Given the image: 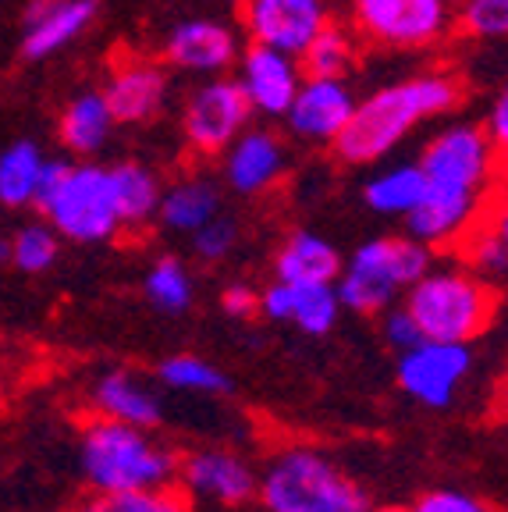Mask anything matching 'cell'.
<instances>
[{"label": "cell", "mask_w": 508, "mask_h": 512, "mask_svg": "<svg viewBox=\"0 0 508 512\" xmlns=\"http://www.w3.org/2000/svg\"><path fill=\"white\" fill-rule=\"evenodd\" d=\"M423 178L420 164H395V168L377 171L363 189V200L370 210L384 217H405L416 207V200L423 196Z\"/></svg>", "instance_id": "cell-25"}, {"label": "cell", "mask_w": 508, "mask_h": 512, "mask_svg": "<svg viewBox=\"0 0 508 512\" xmlns=\"http://www.w3.org/2000/svg\"><path fill=\"white\" fill-rule=\"evenodd\" d=\"M469 260L480 278H501L508 271V228L505 217H494V224H469Z\"/></svg>", "instance_id": "cell-31"}, {"label": "cell", "mask_w": 508, "mask_h": 512, "mask_svg": "<svg viewBox=\"0 0 508 512\" xmlns=\"http://www.w3.org/2000/svg\"><path fill=\"white\" fill-rule=\"evenodd\" d=\"M100 93H104L114 121H121V125H143V121L157 118L160 107H164L167 75L160 64L135 57V61H121L107 75V86Z\"/></svg>", "instance_id": "cell-19"}, {"label": "cell", "mask_w": 508, "mask_h": 512, "mask_svg": "<svg viewBox=\"0 0 508 512\" xmlns=\"http://www.w3.org/2000/svg\"><path fill=\"white\" fill-rule=\"evenodd\" d=\"M370 512H405L402 505H384V509H370Z\"/></svg>", "instance_id": "cell-42"}, {"label": "cell", "mask_w": 508, "mask_h": 512, "mask_svg": "<svg viewBox=\"0 0 508 512\" xmlns=\"http://www.w3.org/2000/svg\"><path fill=\"white\" fill-rule=\"evenodd\" d=\"M405 512H494V509L477 495L441 488V491H427L423 498H416L413 509H405Z\"/></svg>", "instance_id": "cell-36"}, {"label": "cell", "mask_w": 508, "mask_h": 512, "mask_svg": "<svg viewBox=\"0 0 508 512\" xmlns=\"http://www.w3.org/2000/svg\"><path fill=\"white\" fill-rule=\"evenodd\" d=\"M114 114L107 107L100 89L79 93L61 114V143L64 150H72L75 157H93L96 150H104L107 139L114 132Z\"/></svg>", "instance_id": "cell-23"}, {"label": "cell", "mask_w": 508, "mask_h": 512, "mask_svg": "<svg viewBox=\"0 0 508 512\" xmlns=\"http://www.w3.org/2000/svg\"><path fill=\"white\" fill-rule=\"evenodd\" d=\"M356 22L370 40L395 50L430 47L452 25L448 0H356Z\"/></svg>", "instance_id": "cell-9"}, {"label": "cell", "mask_w": 508, "mask_h": 512, "mask_svg": "<svg viewBox=\"0 0 508 512\" xmlns=\"http://www.w3.org/2000/svg\"><path fill=\"white\" fill-rule=\"evenodd\" d=\"M43 150L32 139H18L0 153V203L4 207H32L36 200V182H40Z\"/></svg>", "instance_id": "cell-26"}, {"label": "cell", "mask_w": 508, "mask_h": 512, "mask_svg": "<svg viewBox=\"0 0 508 512\" xmlns=\"http://www.w3.org/2000/svg\"><path fill=\"white\" fill-rule=\"evenodd\" d=\"M494 288L466 267L430 264L405 288V313L416 320L420 338L434 342H473L494 320Z\"/></svg>", "instance_id": "cell-4"}, {"label": "cell", "mask_w": 508, "mask_h": 512, "mask_svg": "<svg viewBox=\"0 0 508 512\" xmlns=\"http://www.w3.org/2000/svg\"><path fill=\"white\" fill-rule=\"evenodd\" d=\"M352 107H356V96L345 86V79L306 75L288 104L285 121L292 136L306 139V143H334L345 121L352 118Z\"/></svg>", "instance_id": "cell-12"}, {"label": "cell", "mask_w": 508, "mask_h": 512, "mask_svg": "<svg viewBox=\"0 0 508 512\" xmlns=\"http://www.w3.org/2000/svg\"><path fill=\"white\" fill-rule=\"evenodd\" d=\"M352 40L342 29H334L331 22L313 36L299 54V68H306V75H320V79H342L352 68Z\"/></svg>", "instance_id": "cell-30"}, {"label": "cell", "mask_w": 508, "mask_h": 512, "mask_svg": "<svg viewBox=\"0 0 508 512\" xmlns=\"http://www.w3.org/2000/svg\"><path fill=\"white\" fill-rule=\"evenodd\" d=\"M430 264H434L430 249L413 235H381V239L363 242L349 256V264H342V274L334 278V292H338L342 310H388L391 299L413 285Z\"/></svg>", "instance_id": "cell-6"}, {"label": "cell", "mask_w": 508, "mask_h": 512, "mask_svg": "<svg viewBox=\"0 0 508 512\" xmlns=\"http://www.w3.org/2000/svg\"><path fill=\"white\" fill-rule=\"evenodd\" d=\"M221 310L228 313L231 320H249V317H256L260 313V292L256 288H249V285H228L221 292Z\"/></svg>", "instance_id": "cell-38"}, {"label": "cell", "mask_w": 508, "mask_h": 512, "mask_svg": "<svg viewBox=\"0 0 508 512\" xmlns=\"http://www.w3.org/2000/svg\"><path fill=\"white\" fill-rule=\"evenodd\" d=\"M143 288L146 299L164 313H185L192 306V296H196L192 274L185 271V264L175 260V256H160L157 264L146 271Z\"/></svg>", "instance_id": "cell-28"}, {"label": "cell", "mask_w": 508, "mask_h": 512, "mask_svg": "<svg viewBox=\"0 0 508 512\" xmlns=\"http://www.w3.org/2000/svg\"><path fill=\"white\" fill-rule=\"evenodd\" d=\"M342 264V253L324 235L292 232L278 249L274 271H278V281H292V285H334Z\"/></svg>", "instance_id": "cell-21"}, {"label": "cell", "mask_w": 508, "mask_h": 512, "mask_svg": "<svg viewBox=\"0 0 508 512\" xmlns=\"http://www.w3.org/2000/svg\"><path fill=\"white\" fill-rule=\"evenodd\" d=\"M498 157L501 150L480 125H448L423 146L420 171L434 185H452V189L484 196L498 178Z\"/></svg>", "instance_id": "cell-7"}, {"label": "cell", "mask_w": 508, "mask_h": 512, "mask_svg": "<svg viewBox=\"0 0 508 512\" xmlns=\"http://www.w3.org/2000/svg\"><path fill=\"white\" fill-rule=\"evenodd\" d=\"M285 175V146L270 128H242L224 150V178L242 196H263Z\"/></svg>", "instance_id": "cell-17"}, {"label": "cell", "mask_w": 508, "mask_h": 512, "mask_svg": "<svg viewBox=\"0 0 508 512\" xmlns=\"http://www.w3.org/2000/svg\"><path fill=\"white\" fill-rule=\"evenodd\" d=\"M93 409L107 420H118V424L132 427H157L164 409L150 384H143L128 370H111L100 381L93 384Z\"/></svg>", "instance_id": "cell-20"}, {"label": "cell", "mask_w": 508, "mask_h": 512, "mask_svg": "<svg viewBox=\"0 0 508 512\" xmlns=\"http://www.w3.org/2000/svg\"><path fill=\"white\" fill-rule=\"evenodd\" d=\"M111 171V192H114V210H118L121 228H146L157 217L160 196H164V182L153 168L139 164V160H121Z\"/></svg>", "instance_id": "cell-22"}, {"label": "cell", "mask_w": 508, "mask_h": 512, "mask_svg": "<svg viewBox=\"0 0 508 512\" xmlns=\"http://www.w3.org/2000/svg\"><path fill=\"white\" fill-rule=\"evenodd\" d=\"M75 512H114V502H111V495H93L75 505Z\"/></svg>", "instance_id": "cell-40"}, {"label": "cell", "mask_w": 508, "mask_h": 512, "mask_svg": "<svg viewBox=\"0 0 508 512\" xmlns=\"http://www.w3.org/2000/svg\"><path fill=\"white\" fill-rule=\"evenodd\" d=\"M462 29L477 40H501L508 32V0H466Z\"/></svg>", "instance_id": "cell-33"}, {"label": "cell", "mask_w": 508, "mask_h": 512, "mask_svg": "<svg viewBox=\"0 0 508 512\" xmlns=\"http://www.w3.org/2000/svg\"><path fill=\"white\" fill-rule=\"evenodd\" d=\"M469 370H473L469 342L420 338V342L402 349V356H398V384H402V392L427 409L452 406L455 392L462 388Z\"/></svg>", "instance_id": "cell-8"}, {"label": "cell", "mask_w": 508, "mask_h": 512, "mask_svg": "<svg viewBox=\"0 0 508 512\" xmlns=\"http://www.w3.org/2000/svg\"><path fill=\"white\" fill-rule=\"evenodd\" d=\"M96 0H29L22 22V54L29 61H47L72 47L93 25Z\"/></svg>", "instance_id": "cell-16"}, {"label": "cell", "mask_w": 508, "mask_h": 512, "mask_svg": "<svg viewBox=\"0 0 508 512\" xmlns=\"http://www.w3.org/2000/svg\"><path fill=\"white\" fill-rule=\"evenodd\" d=\"M267 512H370L374 502L363 484L342 473L313 448H288L270 459L263 480H256Z\"/></svg>", "instance_id": "cell-5"}, {"label": "cell", "mask_w": 508, "mask_h": 512, "mask_svg": "<svg viewBox=\"0 0 508 512\" xmlns=\"http://www.w3.org/2000/svg\"><path fill=\"white\" fill-rule=\"evenodd\" d=\"M32 207L47 217L57 235L79 246H96L121 232L118 210H114L111 171L93 160H57L47 157L36 185Z\"/></svg>", "instance_id": "cell-2"}, {"label": "cell", "mask_w": 508, "mask_h": 512, "mask_svg": "<svg viewBox=\"0 0 508 512\" xmlns=\"http://www.w3.org/2000/svg\"><path fill=\"white\" fill-rule=\"evenodd\" d=\"M480 128H484L487 139H491V143L498 146L501 153H505V146H508V93L494 96L491 111H487V121Z\"/></svg>", "instance_id": "cell-39"}, {"label": "cell", "mask_w": 508, "mask_h": 512, "mask_svg": "<svg viewBox=\"0 0 508 512\" xmlns=\"http://www.w3.org/2000/svg\"><path fill=\"white\" fill-rule=\"evenodd\" d=\"M57 253H61V235L50 224H25L11 239V264L25 274H43L54 267Z\"/></svg>", "instance_id": "cell-32"}, {"label": "cell", "mask_w": 508, "mask_h": 512, "mask_svg": "<svg viewBox=\"0 0 508 512\" xmlns=\"http://www.w3.org/2000/svg\"><path fill=\"white\" fill-rule=\"evenodd\" d=\"M0 264H11V242L0 239Z\"/></svg>", "instance_id": "cell-41"}, {"label": "cell", "mask_w": 508, "mask_h": 512, "mask_svg": "<svg viewBox=\"0 0 508 512\" xmlns=\"http://www.w3.org/2000/svg\"><path fill=\"white\" fill-rule=\"evenodd\" d=\"M462 86L448 72H427L377 89L363 104L352 107V118L334 139V153L345 164H377L388 157L420 121L448 114L459 104Z\"/></svg>", "instance_id": "cell-1"}, {"label": "cell", "mask_w": 508, "mask_h": 512, "mask_svg": "<svg viewBox=\"0 0 508 512\" xmlns=\"http://www.w3.org/2000/svg\"><path fill=\"white\" fill-rule=\"evenodd\" d=\"M221 4H235V0H221Z\"/></svg>", "instance_id": "cell-43"}, {"label": "cell", "mask_w": 508, "mask_h": 512, "mask_svg": "<svg viewBox=\"0 0 508 512\" xmlns=\"http://www.w3.org/2000/svg\"><path fill=\"white\" fill-rule=\"evenodd\" d=\"M157 377L175 388V392L189 395H228L231 392V377L224 374L214 363L199 360V356H171V360L160 363Z\"/></svg>", "instance_id": "cell-29"}, {"label": "cell", "mask_w": 508, "mask_h": 512, "mask_svg": "<svg viewBox=\"0 0 508 512\" xmlns=\"http://www.w3.org/2000/svg\"><path fill=\"white\" fill-rule=\"evenodd\" d=\"M114 512H192L189 498L171 484L143 491H125V495H111Z\"/></svg>", "instance_id": "cell-34"}, {"label": "cell", "mask_w": 508, "mask_h": 512, "mask_svg": "<svg viewBox=\"0 0 508 512\" xmlns=\"http://www.w3.org/2000/svg\"><path fill=\"white\" fill-rule=\"evenodd\" d=\"M484 210V196L480 192L452 189V185H423V196L416 207L405 214V232L427 249L448 246V242L462 239L469 232V224L477 221Z\"/></svg>", "instance_id": "cell-13"}, {"label": "cell", "mask_w": 508, "mask_h": 512, "mask_svg": "<svg viewBox=\"0 0 508 512\" xmlns=\"http://www.w3.org/2000/svg\"><path fill=\"white\" fill-rule=\"evenodd\" d=\"M253 43L299 57L302 47L327 25L324 0H239Z\"/></svg>", "instance_id": "cell-11"}, {"label": "cell", "mask_w": 508, "mask_h": 512, "mask_svg": "<svg viewBox=\"0 0 508 512\" xmlns=\"http://www.w3.org/2000/svg\"><path fill=\"white\" fill-rule=\"evenodd\" d=\"M79 463L96 495H125L171 484L178 473V456L146 427L118 424L107 416H96L82 427Z\"/></svg>", "instance_id": "cell-3"}, {"label": "cell", "mask_w": 508, "mask_h": 512, "mask_svg": "<svg viewBox=\"0 0 508 512\" xmlns=\"http://www.w3.org/2000/svg\"><path fill=\"white\" fill-rule=\"evenodd\" d=\"M217 214H221V192L210 178H185V182L167 185L157 210L164 228L182 235H192L199 224H207Z\"/></svg>", "instance_id": "cell-24"}, {"label": "cell", "mask_w": 508, "mask_h": 512, "mask_svg": "<svg viewBox=\"0 0 508 512\" xmlns=\"http://www.w3.org/2000/svg\"><path fill=\"white\" fill-rule=\"evenodd\" d=\"M249 118H253V107H249L239 82L214 75L189 96L182 114V132L192 150L214 157V153L228 150L242 128H249Z\"/></svg>", "instance_id": "cell-10"}, {"label": "cell", "mask_w": 508, "mask_h": 512, "mask_svg": "<svg viewBox=\"0 0 508 512\" xmlns=\"http://www.w3.org/2000/svg\"><path fill=\"white\" fill-rule=\"evenodd\" d=\"M167 64H175L192 75H221L239 57L235 29L217 18H185L164 40Z\"/></svg>", "instance_id": "cell-15"}, {"label": "cell", "mask_w": 508, "mask_h": 512, "mask_svg": "<svg viewBox=\"0 0 508 512\" xmlns=\"http://www.w3.org/2000/svg\"><path fill=\"white\" fill-rule=\"evenodd\" d=\"M288 292H292L288 324H295L302 335H327L338 324L342 303H338L334 285H292L288 281Z\"/></svg>", "instance_id": "cell-27"}, {"label": "cell", "mask_w": 508, "mask_h": 512, "mask_svg": "<svg viewBox=\"0 0 508 512\" xmlns=\"http://www.w3.org/2000/svg\"><path fill=\"white\" fill-rule=\"evenodd\" d=\"M239 242V224L231 221V217H210L207 224H199L196 232H192V249H196L199 260H207V264H217L224 256H231Z\"/></svg>", "instance_id": "cell-35"}, {"label": "cell", "mask_w": 508, "mask_h": 512, "mask_svg": "<svg viewBox=\"0 0 508 512\" xmlns=\"http://www.w3.org/2000/svg\"><path fill=\"white\" fill-rule=\"evenodd\" d=\"M185 488L192 495L207 498L217 505H242L256 495V473L235 452H221V448H203V452H192L185 463H178Z\"/></svg>", "instance_id": "cell-18"}, {"label": "cell", "mask_w": 508, "mask_h": 512, "mask_svg": "<svg viewBox=\"0 0 508 512\" xmlns=\"http://www.w3.org/2000/svg\"><path fill=\"white\" fill-rule=\"evenodd\" d=\"M384 342L398 352L420 342V328H416V320L405 313V306H395V310L384 313Z\"/></svg>", "instance_id": "cell-37"}, {"label": "cell", "mask_w": 508, "mask_h": 512, "mask_svg": "<svg viewBox=\"0 0 508 512\" xmlns=\"http://www.w3.org/2000/svg\"><path fill=\"white\" fill-rule=\"evenodd\" d=\"M235 82H239V89L246 93L253 111L267 114V118H285L295 89H299V82H302L299 57L285 54V50L263 47V43H253V47L242 54L239 79Z\"/></svg>", "instance_id": "cell-14"}]
</instances>
